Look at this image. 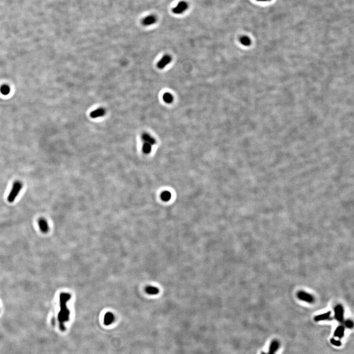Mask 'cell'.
Here are the masks:
<instances>
[{"label": "cell", "mask_w": 354, "mask_h": 354, "mask_svg": "<svg viewBox=\"0 0 354 354\" xmlns=\"http://www.w3.org/2000/svg\"><path fill=\"white\" fill-rule=\"evenodd\" d=\"M114 320V316L111 312H107L105 314L104 318V323L105 325H109L112 323Z\"/></svg>", "instance_id": "obj_13"}, {"label": "cell", "mask_w": 354, "mask_h": 354, "mask_svg": "<svg viewBox=\"0 0 354 354\" xmlns=\"http://www.w3.org/2000/svg\"><path fill=\"white\" fill-rule=\"evenodd\" d=\"M145 291L147 294L149 295H155L159 293V289L156 287L151 286H149L146 288Z\"/></svg>", "instance_id": "obj_15"}, {"label": "cell", "mask_w": 354, "mask_h": 354, "mask_svg": "<svg viewBox=\"0 0 354 354\" xmlns=\"http://www.w3.org/2000/svg\"><path fill=\"white\" fill-rule=\"evenodd\" d=\"M22 188V184L20 181H15L13 184L12 189L10 191L8 197L7 201L10 203H12L14 202L16 197H17L19 193L20 192Z\"/></svg>", "instance_id": "obj_2"}, {"label": "cell", "mask_w": 354, "mask_h": 354, "mask_svg": "<svg viewBox=\"0 0 354 354\" xmlns=\"http://www.w3.org/2000/svg\"><path fill=\"white\" fill-rule=\"evenodd\" d=\"M71 296L69 293H62L60 296V311L58 314V320L59 322V326L62 331H65V322L69 321L70 319V311L66 306V304L68 301L70 299Z\"/></svg>", "instance_id": "obj_1"}, {"label": "cell", "mask_w": 354, "mask_h": 354, "mask_svg": "<svg viewBox=\"0 0 354 354\" xmlns=\"http://www.w3.org/2000/svg\"><path fill=\"white\" fill-rule=\"evenodd\" d=\"M280 344L277 340H274L271 343L269 350L267 353L263 352L261 354H275L279 348Z\"/></svg>", "instance_id": "obj_7"}, {"label": "cell", "mask_w": 354, "mask_h": 354, "mask_svg": "<svg viewBox=\"0 0 354 354\" xmlns=\"http://www.w3.org/2000/svg\"><path fill=\"white\" fill-rule=\"evenodd\" d=\"M171 61H172L171 57L168 55H166L164 56L157 63V67L160 69H164L167 65L169 64Z\"/></svg>", "instance_id": "obj_6"}, {"label": "cell", "mask_w": 354, "mask_h": 354, "mask_svg": "<svg viewBox=\"0 0 354 354\" xmlns=\"http://www.w3.org/2000/svg\"><path fill=\"white\" fill-rule=\"evenodd\" d=\"M345 325L347 328H349V329L353 328V323L351 321L347 320V321H346Z\"/></svg>", "instance_id": "obj_22"}, {"label": "cell", "mask_w": 354, "mask_h": 354, "mask_svg": "<svg viewBox=\"0 0 354 354\" xmlns=\"http://www.w3.org/2000/svg\"><path fill=\"white\" fill-rule=\"evenodd\" d=\"M171 198V194L168 191H164L161 194V198L164 201H168Z\"/></svg>", "instance_id": "obj_17"}, {"label": "cell", "mask_w": 354, "mask_h": 354, "mask_svg": "<svg viewBox=\"0 0 354 354\" xmlns=\"http://www.w3.org/2000/svg\"><path fill=\"white\" fill-rule=\"evenodd\" d=\"M258 1H270V0H256Z\"/></svg>", "instance_id": "obj_23"}, {"label": "cell", "mask_w": 354, "mask_h": 354, "mask_svg": "<svg viewBox=\"0 0 354 354\" xmlns=\"http://www.w3.org/2000/svg\"><path fill=\"white\" fill-rule=\"evenodd\" d=\"M297 296L301 300L307 303H312L314 301V298L311 295L304 292H300L297 294Z\"/></svg>", "instance_id": "obj_5"}, {"label": "cell", "mask_w": 354, "mask_h": 354, "mask_svg": "<svg viewBox=\"0 0 354 354\" xmlns=\"http://www.w3.org/2000/svg\"><path fill=\"white\" fill-rule=\"evenodd\" d=\"M157 19L155 15H149L147 17L143 19L142 23L143 24V25L146 26H150L154 24V23L156 22Z\"/></svg>", "instance_id": "obj_8"}, {"label": "cell", "mask_w": 354, "mask_h": 354, "mask_svg": "<svg viewBox=\"0 0 354 354\" xmlns=\"http://www.w3.org/2000/svg\"><path fill=\"white\" fill-rule=\"evenodd\" d=\"M344 327L342 326H340L336 328L334 333V336L335 337H339V339H341L343 337L344 335Z\"/></svg>", "instance_id": "obj_14"}, {"label": "cell", "mask_w": 354, "mask_h": 354, "mask_svg": "<svg viewBox=\"0 0 354 354\" xmlns=\"http://www.w3.org/2000/svg\"><path fill=\"white\" fill-rule=\"evenodd\" d=\"M331 343L332 344L335 346H340L341 345V342H340L339 340H338L333 339L331 340Z\"/></svg>", "instance_id": "obj_21"}, {"label": "cell", "mask_w": 354, "mask_h": 354, "mask_svg": "<svg viewBox=\"0 0 354 354\" xmlns=\"http://www.w3.org/2000/svg\"><path fill=\"white\" fill-rule=\"evenodd\" d=\"M142 150L143 152L146 154L150 153L151 151V145L149 143H144L142 147Z\"/></svg>", "instance_id": "obj_18"}, {"label": "cell", "mask_w": 354, "mask_h": 354, "mask_svg": "<svg viewBox=\"0 0 354 354\" xmlns=\"http://www.w3.org/2000/svg\"><path fill=\"white\" fill-rule=\"evenodd\" d=\"M38 225L40 230L43 233H46L48 232L49 229L48 223L44 219H41L38 221Z\"/></svg>", "instance_id": "obj_10"}, {"label": "cell", "mask_w": 354, "mask_h": 354, "mask_svg": "<svg viewBox=\"0 0 354 354\" xmlns=\"http://www.w3.org/2000/svg\"><path fill=\"white\" fill-rule=\"evenodd\" d=\"M163 100L166 103H172L173 100V97L171 94L169 92H166L163 95Z\"/></svg>", "instance_id": "obj_16"}, {"label": "cell", "mask_w": 354, "mask_h": 354, "mask_svg": "<svg viewBox=\"0 0 354 354\" xmlns=\"http://www.w3.org/2000/svg\"><path fill=\"white\" fill-rule=\"evenodd\" d=\"M1 92L2 94L4 95H8L10 92V87H9V86L6 85L2 86L1 88Z\"/></svg>", "instance_id": "obj_19"}, {"label": "cell", "mask_w": 354, "mask_h": 354, "mask_svg": "<svg viewBox=\"0 0 354 354\" xmlns=\"http://www.w3.org/2000/svg\"><path fill=\"white\" fill-rule=\"evenodd\" d=\"M331 314V311H328V312L316 316L315 317L314 320L316 321V322H319V321H321L328 320L329 318H330V317Z\"/></svg>", "instance_id": "obj_12"}, {"label": "cell", "mask_w": 354, "mask_h": 354, "mask_svg": "<svg viewBox=\"0 0 354 354\" xmlns=\"http://www.w3.org/2000/svg\"><path fill=\"white\" fill-rule=\"evenodd\" d=\"M241 42L244 45H249L250 43V40L247 36H243L240 40Z\"/></svg>", "instance_id": "obj_20"}, {"label": "cell", "mask_w": 354, "mask_h": 354, "mask_svg": "<svg viewBox=\"0 0 354 354\" xmlns=\"http://www.w3.org/2000/svg\"><path fill=\"white\" fill-rule=\"evenodd\" d=\"M188 5L185 2H181L173 9V13L179 15L187 10Z\"/></svg>", "instance_id": "obj_4"}, {"label": "cell", "mask_w": 354, "mask_h": 354, "mask_svg": "<svg viewBox=\"0 0 354 354\" xmlns=\"http://www.w3.org/2000/svg\"><path fill=\"white\" fill-rule=\"evenodd\" d=\"M142 139L145 143H149L151 146L155 145L156 143V140L148 133H143V134L142 135Z\"/></svg>", "instance_id": "obj_11"}, {"label": "cell", "mask_w": 354, "mask_h": 354, "mask_svg": "<svg viewBox=\"0 0 354 354\" xmlns=\"http://www.w3.org/2000/svg\"><path fill=\"white\" fill-rule=\"evenodd\" d=\"M335 316L337 321L339 322L343 321L344 310L341 305H337L335 307Z\"/></svg>", "instance_id": "obj_3"}, {"label": "cell", "mask_w": 354, "mask_h": 354, "mask_svg": "<svg viewBox=\"0 0 354 354\" xmlns=\"http://www.w3.org/2000/svg\"><path fill=\"white\" fill-rule=\"evenodd\" d=\"M105 110L103 108H100L92 112L90 116L92 118H96L103 116L105 114Z\"/></svg>", "instance_id": "obj_9"}]
</instances>
